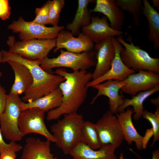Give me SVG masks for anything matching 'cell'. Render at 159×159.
Returning <instances> with one entry per match:
<instances>
[{
    "label": "cell",
    "mask_w": 159,
    "mask_h": 159,
    "mask_svg": "<svg viewBox=\"0 0 159 159\" xmlns=\"http://www.w3.org/2000/svg\"><path fill=\"white\" fill-rule=\"evenodd\" d=\"M54 73L65 79L59 87L62 94V102L59 107L47 112L48 121L58 119L62 115L77 112L86 98L87 85L92 79V74L87 70L69 72L59 68Z\"/></svg>",
    "instance_id": "6da1fadb"
},
{
    "label": "cell",
    "mask_w": 159,
    "mask_h": 159,
    "mask_svg": "<svg viewBox=\"0 0 159 159\" xmlns=\"http://www.w3.org/2000/svg\"><path fill=\"white\" fill-rule=\"evenodd\" d=\"M2 63L13 61L21 63L26 67L32 77L31 86L24 92L22 99L24 102H31L46 95L57 88L65 80L64 78L57 74H53L43 69L40 67L41 60H31L18 55L2 50Z\"/></svg>",
    "instance_id": "7a4b0ae2"
},
{
    "label": "cell",
    "mask_w": 159,
    "mask_h": 159,
    "mask_svg": "<svg viewBox=\"0 0 159 159\" xmlns=\"http://www.w3.org/2000/svg\"><path fill=\"white\" fill-rule=\"evenodd\" d=\"M84 121L82 115L75 112L64 115L63 118L51 126L55 143L64 154H69L81 142V129Z\"/></svg>",
    "instance_id": "3957f363"
},
{
    "label": "cell",
    "mask_w": 159,
    "mask_h": 159,
    "mask_svg": "<svg viewBox=\"0 0 159 159\" xmlns=\"http://www.w3.org/2000/svg\"><path fill=\"white\" fill-rule=\"evenodd\" d=\"M40 67L48 72L55 67L71 68L73 71L87 70L97 63L94 50L76 53L60 49V54L57 57L49 58L48 57L41 60Z\"/></svg>",
    "instance_id": "277c9868"
},
{
    "label": "cell",
    "mask_w": 159,
    "mask_h": 159,
    "mask_svg": "<svg viewBox=\"0 0 159 159\" xmlns=\"http://www.w3.org/2000/svg\"><path fill=\"white\" fill-rule=\"evenodd\" d=\"M117 40L124 48L120 52L121 59L126 66L135 71H147L159 74V58L151 57L145 51L135 46L131 41L130 43L125 41L122 35Z\"/></svg>",
    "instance_id": "5b68a950"
},
{
    "label": "cell",
    "mask_w": 159,
    "mask_h": 159,
    "mask_svg": "<svg viewBox=\"0 0 159 159\" xmlns=\"http://www.w3.org/2000/svg\"><path fill=\"white\" fill-rule=\"evenodd\" d=\"M8 52L31 60H42L56 47V38L49 39H33L17 41L13 36L8 37Z\"/></svg>",
    "instance_id": "8992f818"
},
{
    "label": "cell",
    "mask_w": 159,
    "mask_h": 159,
    "mask_svg": "<svg viewBox=\"0 0 159 159\" xmlns=\"http://www.w3.org/2000/svg\"><path fill=\"white\" fill-rule=\"evenodd\" d=\"M19 95L9 93L3 113L0 116V126L3 136L10 141H20L22 138L18 125L21 111Z\"/></svg>",
    "instance_id": "52a82bcc"
},
{
    "label": "cell",
    "mask_w": 159,
    "mask_h": 159,
    "mask_svg": "<svg viewBox=\"0 0 159 159\" xmlns=\"http://www.w3.org/2000/svg\"><path fill=\"white\" fill-rule=\"evenodd\" d=\"M14 33L18 34L21 41L31 39H49L56 38L58 33L64 29L62 26L48 27L24 20L20 16L16 21H13L7 27Z\"/></svg>",
    "instance_id": "ba28073f"
},
{
    "label": "cell",
    "mask_w": 159,
    "mask_h": 159,
    "mask_svg": "<svg viewBox=\"0 0 159 159\" xmlns=\"http://www.w3.org/2000/svg\"><path fill=\"white\" fill-rule=\"evenodd\" d=\"M45 112L37 108L21 111L18 120V127L22 136L31 133L40 134L47 140L55 143V140L48 130L44 121Z\"/></svg>",
    "instance_id": "9c48e42d"
},
{
    "label": "cell",
    "mask_w": 159,
    "mask_h": 159,
    "mask_svg": "<svg viewBox=\"0 0 159 159\" xmlns=\"http://www.w3.org/2000/svg\"><path fill=\"white\" fill-rule=\"evenodd\" d=\"M113 114L107 111L95 124L101 146L111 145L116 149L121 145L125 138L120 122Z\"/></svg>",
    "instance_id": "30bf717a"
},
{
    "label": "cell",
    "mask_w": 159,
    "mask_h": 159,
    "mask_svg": "<svg viewBox=\"0 0 159 159\" xmlns=\"http://www.w3.org/2000/svg\"><path fill=\"white\" fill-rule=\"evenodd\" d=\"M56 40L55 48L53 51L54 53L62 48L76 53L90 52L94 48L93 42L82 32L76 37L70 31L63 29L58 33Z\"/></svg>",
    "instance_id": "8fae6325"
},
{
    "label": "cell",
    "mask_w": 159,
    "mask_h": 159,
    "mask_svg": "<svg viewBox=\"0 0 159 159\" xmlns=\"http://www.w3.org/2000/svg\"><path fill=\"white\" fill-rule=\"evenodd\" d=\"M111 39L115 55L111 63V68L102 76L90 82L87 85L88 88L110 80L124 81L129 75L135 72L133 69L127 67L121 59L120 52L123 48L122 45L114 37H111Z\"/></svg>",
    "instance_id": "7c38bea8"
},
{
    "label": "cell",
    "mask_w": 159,
    "mask_h": 159,
    "mask_svg": "<svg viewBox=\"0 0 159 159\" xmlns=\"http://www.w3.org/2000/svg\"><path fill=\"white\" fill-rule=\"evenodd\" d=\"M125 80L127 84L121 91L133 96L140 92L150 90L159 85V75L140 70L137 73L129 75Z\"/></svg>",
    "instance_id": "4fadbf2b"
},
{
    "label": "cell",
    "mask_w": 159,
    "mask_h": 159,
    "mask_svg": "<svg viewBox=\"0 0 159 159\" xmlns=\"http://www.w3.org/2000/svg\"><path fill=\"white\" fill-rule=\"evenodd\" d=\"M127 83L125 80L120 81L110 80L102 83L93 86L92 87L97 89L98 92L91 104H93L98 97L101 95L106 96L109 98V111L113 114L118 113L125 99L123 95L119 94V92Z\"/></svg>",
    "instance_id": "5bb4252c"
},
{
    "label": "cell",
    "mask_w": 159,
    "mask_h": 159,
    "mask_svg": "<svg viewBox=\"0 0 159 159\" xmlns=\"http://www.w3.org/2000/svg\"><path fill=\"white\" fill-rule=\"evenodd\" d=\"M107 20L105 16L101 18L98 16H91L90 23L82 29V32L96 44L111 37L122 35L123 32L112 29Z\"/></svg>",
    "instance_id": "9a60e30c"
},
{
    "label": "cell",
    "mask_w": 159,
    "mask_h": 159,
    "mask_svg": "<svg viewBox=\"0 0 159 159\" xmlns=\"http://www.w3.org/2000/svg\"><path fill=\"white\" fill-rule=\"evenodd\" d=\"M94 49L97 63L95 70L92 74L93 80L102 76L110 70L115 55L111 37L96 44Z\"/></svg>",
    "instance_id": "2e32d148"
},
{
    "label": "cell",
    "mask_w": 159,
    "mask_h": 159,
    "mask_svg": "<svg viewBox=\"0 0 159 159\" xmlns=\"http://www.w3.org/2000/svg\"><path fill=\"white\" fill-rule=\"evenodd\" d=\"M94 8L90 12H99L104 14L109 19L110 25L113 29H121L125 16L115 0H97Z\"/></svg>",
    "instance_id": "e0dca14e"
},
{
    "label": "cell",
    "mask_w": 159,
    "mask_h": 159,
    "mask_svg": "<svg viewBox=\"0 0 159 159\" xmlns=\"http://www.w3.org/2000/svg\"><path fill=\"white\" fill-rule=\"evenodd\" d=\"M26 141L21 159H57L51 153L49 140L30 137Z\"/></svg>",
    "instance_id": "ac0fdd59"
},
{
    "label": "cell",
    "mask_w": 159,
    "mask_h": 159,
    "mask_svg": "<svg viewBox=\"0 0 159 159\" xmlns=\"http://www.w3.org/2000/svg\"><path fill=\"white\" fill-rule=\"evenodd\" d=\"M116 149L111 145L101 146L98 150H93L80 142L70 151L73 159H117Z\"/></svg>",
    "instance_id": "d6986e66"
},
{
    "label": "cell",
    "mask_w": 159,
    "mask_h": 159,
    "mask_svg": "<svg viewBox=\"0 0 159 159\" xmlns=\"http://www.w3.org/2000/svg\"><path fill=\"white\" fill-rule=\"evenodd\" d=\"M8 63L14 71L15 79L10 93L19 95L24 92L31 86L33 79L28 69L19 62L9 61Z\"/></svg>",
    "instance_id": "ffe728a7"
},
{
    "label": "cell",
    "mask_w": 159,
    "mask_h": 159,
    "mask_svg": "<svg viewBox=\"0 0 159 159\" xmlns=\"http://www.w3.org/2000/svg\"><path fill=\"white\" fill-rule=\"evenodd\" d=\"M133 113L132 109L128 108L125 111L116 113V116L122 129L125 140L129 145L135 142L137 148L141 150L143 148V137L138 133L134 125L132 117Z\"/></svg>",
    "instance_id": "44dd1931"
},
{
    "label": "cell",
    "mask_w": 159,
    "mask_h": 159,
    "mask_svg": "<svg viewBox=\"0 0 159 159\" xmlns=\"http://www.w3.org/2000/svg\"><path fill=\"white\" fill-rule=\"evenodd\" d=\"M62 94L60 88L52 91L49 94L39 98L31 102L21 103V110L37 108L45 112L59 107L62 102Z\"/></svg>",
    "instance_id": "7402d4cb"
},
{
    "label": "cell",
    "mask_w": 159,
    "mask_h": 159,
    "mask_svg": "<svg viewBox=\"0 0 159 159\" xmlns=\"http://www.w3.org/2000/svg\"><path fill=\"white\" fill-rule=\"evenodd\" d=\"M94 0H78V6L74 18L72 22L66 26V28L73 34L78 35L80 33V29L86 27L91 22V12L88 8L90 2Z\"/></svg>",
    "instance_id": "603a6c76"
},
{
    "label": "cell",
    "mask_w": 159,
    "mask_h": 159,
    "mask_svg": "<svg viewBox=\"0 0 159 159\" xmlns=\"http://www.w3.org/2000/svg\"><path fill=\"white\" fill-rule=\"evenodd\" d=\"M142 1L143 4V14L148 23V39L153 43L154 49H157L159 48V14L147 0Z\"/></svg>",
    "instance_id": "cb8c5ba5"
},
{
    "label": "cell",
    "mask_w": 159,
    "mask_h": 159,
    "mask_svg": "<svg viewBox=\"0 0 159 159\" xmlns=\"http://www.w3.org/2000/svg\"><path fill=\"white\" fill-rule=\"evenodd\" d=\"M159 90V85L150 90L139 92L136 95L132 96L131 99H125L118 113L124 111L126 108L132 106L133 107V113H135L133 118L135 120H139L142 117L144 110L143 104L144 101L151 95Z\"/></svg>",
    "instance_id": "d4e9b609"
},
{
    "label": "cell",
    "mask_w": 159,
    "mask_h": 159,
    "mask_svg": "<svg viewBox=\"0 0 159 159\" xmlns=\"http://www.w3.org/2000/svg\"><path fill=\"white\" fill-rule=\"evenodd\" d=\"M81 142L93 150L101 146L99 135L95 124L89 121H84L81 129Z\"/></svg>",
    "instance_id": "484cf974"
},
{
    "label": "cell",
    "mask_w": 159,
    "mask_h": 159,
    "mask_svg": "<svg viewBox=\"0 0 159 159\" xmlns=\"http://www.w3.org/2000/svg\"><path fill=\"white\" fill-rule=\"evenodd\" d=\"M118 6L122 10L128 12L133 16L134 25L140 24V18L143 14V6L141 0H116Z\"/></svg>",
    "instance_id": "4316f807"
},
{
    "label": "cell",
    "mask_w": 159,
    "mask_h": 159,
    "mask_svg": "<svg viewBox=\"0 0 159 159\" xmlns=\"http://www.w3.org/2000/svg\"><path fill=\"white\" fill-rule=\"evenodd\" d=\"M142 117L148 120L152 125L153 140L150 146L153 147L156 141L159 140V107H157L154 113L144 109Z\"/></svg>",
    "instance_id": "83f0119b"
},
{
    "label": "cell",
    "mask_w": 159,
    "mask_h": 159,
    "mask_svg": "<svg viewBox=\"0 0 159 159\" xmlns=\"http://www.w3.org/2000/svg\"><path fill=\"white\" fill-rule=\"evenodd\" d=\"M65 4L64 0H54L50 8L48 24L53 26H58L59 16L61 10Z\"/></svg>",
    "instance_id": "f1b7e54d"
},
{
    "label": "cell",
    "mask_w": 159,
    "mask_h": 159,
    "mask_svg": "<svg viewBox=\"0 0 159 159\" xmlns=\"http://www.w3.org/2000/svg\"><path fill=\"white\" fill-rule=\"evenodd\" d=\"M52 2V1L48 0L41 7L36 8L35 12L36 17L32 22L44 26L47 24L49 11Z\"/></svg>",
    "instance_id": "f546056e"
},
{
    "label": "cell",
    "mask_w": 159,
    "mask_h": 159,
    "mask_svg": "<svg viewBox=\"0 0 159 159\" xmlns=\"http://www.w3.org/2000/svg\"><path fill=\"white\" fill-rule=\"evenodd\" d=\"M3 135L0 128V153L11 152H17L22 149V147L17 144L16 142L11 141L9 143H6L4 140Z\"/></svg>",
    "instance_id": "4dcf8cb0"
},
{
    "label": "cell",
    "mask_w": 159,
    "mask_h": 159,
    "mask_svg": "<svg viewBox=\"0 0 159 159\" xmlns=\"http://www.w3.org/2000/svg\"><path fill=\"white\" fill-rule=\"evenodd\" d=\"M11 13V7L9 1L0 0V18L5 20L9 18Z\"/></svg>",
    "instance_id": "1f68e13d"
},
{
    "label": "cell",
    "mask_w": 159,
    "mask_h": 159,
    "mask_svg": "<svg viewBox=\"0 0 159 159\" xmlns=\"http://www.w3.org/2000/svg\"><path fill=\"white\" fill-rule=\"evenodd\" d=\"M7 95L6 91L0 84V116L4 110L6 104Z\"/></svg>",
    "instance_id": "d6a6232c"
},
{
    "label": "cell",
    "mask_w": 159,
    "mask_h": 159,
    "mask_svg": "<svg viewBox=\"0 0 159 159\" xmlns=\"http://www.w3.org/2000/svg\"><path fill=\"white\" fill-rule=\"evenodd\" d=\"M153 135V129H148L146 132L144 137H143V149H145L146 148L147 143L150 138Z\"/></svg>",
    "instance_id": "836d02e7"
},
{
    "label": "cell",
    "mask_w": 159,
    "mask_h": 159,
    "mask_svg": "<svg viewBox=\"0 0 159 159\" xmlns=\"http://www.w3.org/2000/svg\"><path fill=\"white\" fill-rule=\"evenodd\" d=\"M16 153L6 152L0 153V159H16Z\"/></svg>",
    "instance_id": "e575fe53"
},
{
    "label": "cell",
    "mask_w": 159,
    "mask_h": 159,
    "mask_svg": "<svg viewBox=\"0 0 159 159\" xmlns=\"http://www.w3.org/2000/svg\"><path fill=\"white\" fill-rule=\"evenodd\" d=\"M152 159H159V150L158 149L154 150L152 152Z\"/></svg>",
    "instance_id": "d590c367"
},
{
    "label": "cell",
    "mask_w": 159,
    "mask_h": 159,
    "mask_svg": "<svg viewBox=\"0 0 159 159\" xmlns=\"http://www.w3.org/2000/svg\"><path fill=\"white\" fill-rule=\"evenodd\" d=\"M150 101L153 104L156 105V107H159V97L154 99H151L150 100Z\"/></svg>",
    "instance_id": "8d00e7d4"
},
{
    "label": "cell",
    "mask_w": 159,
    "mask_h": 159,
    "mask_svg": "<svg viewBox=\"0 0 159 159\" xmlns=\"http://www.w3.org/2000/svg\"><path fill=\"white\" fill-rule=\"evenodd\" d=\"M152 2L153 6L156 7L158 9H159V0H152Z\"/></svg>",
    "instance_id": "74e56055"
},
{
    "label": "cell",
    "mask_w": 159,
    "mask_h": 159,
    "mask_svg": "<svg viewBox=\"0 0 159 159\" xmlns=\"http://www.w3.org/2000/svg\"><path fill=\"white\" fill-rule=\"evenodd\" d=\"M3 54L2 50L0 51V64L2 63V59ZM2 75V72L0 71V77Z\"/></svg>",
    "instance_id": "f35d334b"
},
{
    "label": "cell",
    "mask_w": 159,
    "mask_h": 159,
    "mask_svg": "<svg viewBox=\"0 0 159 159\" xmlns=\"http://www.w3.org/2000/svg\"><path fill=\"white\" fill-rule=\"evenodd\" d=\"M119 159H124L122 153H120Z\"/></svg>",
    "instance_id": "ab89813d"
}]
</instances>
